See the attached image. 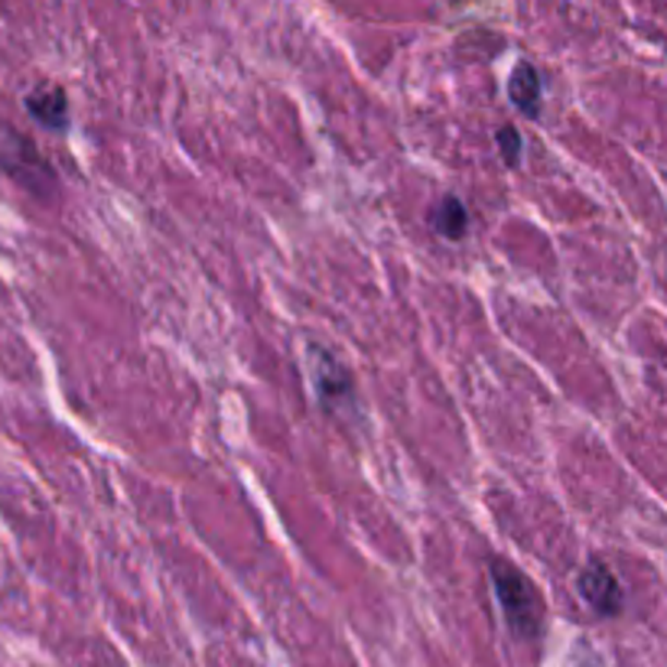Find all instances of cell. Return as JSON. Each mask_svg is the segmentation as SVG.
Instances as JSON below:
<instances>
[{"label":"cell","instance_id":"cell-1","mask_svg":"<svg viewBox=\"0 0 667 667\" xmlns=\"http://www.w3.org/2000/svg\"><path fill=\"white\" fill-rule=\"evenodd\" d=\"M488 577H492V590H495V599L505 613L508 629L518 639H537V632L544 626V603H541L537 590L531 586V580L521 570H514L508 560H492Z\"/></svg>","mask_w":667,"mask_h":667},{"label":"cell","instance_id":"cell-2","mask_svg":"<svg viewBox=\"0 0 667 667\" xmlns=\"http://www.w3.org/2000/svg\"><path fill=\"white\" fill-rule=\"evenodd\" d=\"M310 378H313V388L319 395V401L332 411L352 404L355 398V388H352V375L349 368L326 349L319 345H310Z\"/></svg>","mask_w":667,"mask_h":667},{"label":"cell","instance_id":"cell-3","mask_svg":"<svg viewBox=\"0 0 667 667\" xmlns=\"http://www.w3.org/2000/svg\"><path fill=\"white\" fill-rule=\"evenodd\" d=\"M0 167H3L13 180L26 183L33 193H46V186L52 183V170L36 157L33 144L23 141V137H16V134H7V144L0 147Z\"/></svg>","mask_w":667,"mask_h":667},{"label":"cell","instance_id":"cell-4","mask_svg":"<svg viewBox=\"0 0 667 667\" xmlns=\"http://www.w3.org/2000/svg\"><path fill=\"white\" fill-rule=\"evenodd\" d=\"M580 596L599 613V616H616L622 609V590L619 580L613 577V570L599 560H593L583 573H580Z\"/></svg>","mask_w":667,"mask_h":667},{"label":"cell","instance_id":"cell-5","mask_svg":"<svg viewBox=\"0 0 667 667\" xmlns=\"http://www.w3.org/2000/svg\"><path fill=\"white\" fill-rule=\"evenodd\" d=\"M26 111H29L39 124H46V128H52V131H62L65 121H69V101H65V92L56 88V85H39V88L29 92V98H26Z\"/></svg>","mask_w":667,"mask_h":667},{"label":"cell","instance_id":"cell-6","mask_svg":"<svg viewBox=\"0 0 667 667\" xmlns=\"http://www.w3.org/2000/svg\"><path fill=\"white\" fill-rule=\"evenodd\" d=\"M508 95H511L514 108L524 111L527 118L541 114V78H537L531 62H518L514 65V72L508 78Z\"/></svg>","mask_w":667,"mask_h":667},{"label":"cell","instance_id":"cell-7","mask_svg":"<svg viewBox=\"0 0 667 667\" xmlns=\"http://www.w3.org/2000/svg\"><path fill=\"white\" fill-rule=\"evenodd\" d=\"M430 225H434V231H440L449 241H459V238H465L469 213L456 196H446L444 203L430 213Z\"/></svg>","mask_w":667,"mask_h":667},{"label":"cell","instance_id":"cell-8","mask_svg":"<svg viewBox=\"0 0 667 667\" xmlns=\"http://www.w3.org/2000/svg\"><path fill=\"white\" fill-rule=\"evenodd\" d=\"M498 147H501V157H505L508 167L521 163V134H518V128H501L498 131Z\"/></svg>","mask_w":667,"mask_h":667}]
</instances>
